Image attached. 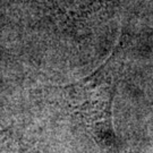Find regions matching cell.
Instances as JSON below:
<instances>
[{
    "label": "cell",
    "instance_id": "cell-1",
    "mask_svg": "<svg viewBox=\"0 0 153 153\" xmlns=\"http://www.w3.org/2000/svg\"><path fill=\"white\" fill-rule=\"evenodd\" d=\"M71 105L83 125L99 143L111 144L116 138L112 127V101L116 84L111 64L94 75L71 86Z\"/></svg>",
    "mask_w": 153,
    "mask_h": 153
},
{
    "label": "cell",
    "instance_id": "cell-2",
    "mask_svg": "<svg viewBox=\"0 0 153 153\" xmlns=\"http://www.w3.org/2000/svg\"><path fill=\"white\" fill-rule=\"evenodd\" d=\"M19 142L11 128L0 131V153H18Z\"/></svg>",
    "mask_w": 153,
    "mask_h": 153
}]
</instances>
